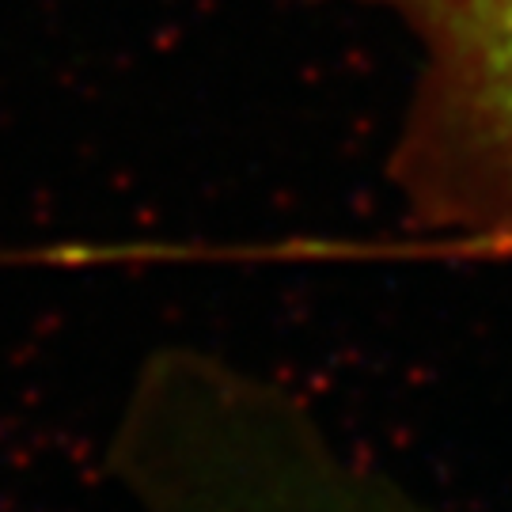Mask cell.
<instances>
[{"label": "cell", "instance_id": "2", "mask_svg": "<svg viewBox=\"0 0 512 512\" xmlns=\"http://www.w3.org/2000/svg\"><path fill=\"white\" fill-rule=\"evenodd\" d=\"M213 512H429L387 478L330 448L319 429L296 433L258 456L220 494Z\"/></svg>", "mask_w": 512, "mask_h": 512}, {"label": "cell", "instance_id": "1", "mask_svg": "<svg viewBox=\"0 0 512 512\" xmlns=\"http://www.w3.org/2000/svg\"><path fill=\"white\" fill-rule=\"evenodd\" d=\"M391 16L414 92L391 179L421 228L512 243V0H330Z\"/></svg>", "mask_w": 512, "mask_h": 512}]
</instances>
